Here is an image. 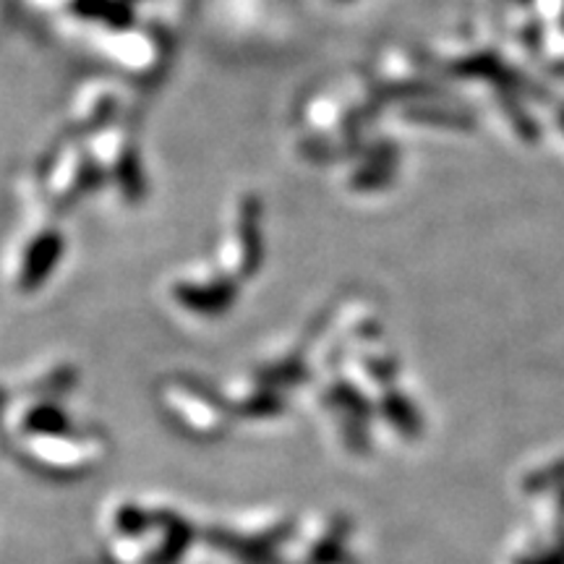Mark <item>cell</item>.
Segmentation results:
<instances>
[{"instance_id": "obj_1", "label": "cell", "mask_w": 564, "mask_h": 564, "mask_svg": "<svg viewBox=\"0 0 564 564\" xmlns=\"http://www.w3.org/2000/svg\"><path fill=\"white\" fill-rule=\"evenodd\" d=\"M58 249L61 243L55 236L42 238V241L34 246L30 253V262H26V285H37V282L45 278L47 270L55 264V259H58Z\"/></svg>"}]
</instances>
